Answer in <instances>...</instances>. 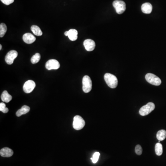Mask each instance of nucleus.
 Returning a JSON list of instances; mask_svg holds the SVG:
<instances>
[{"label": "nucleus", "mask_w": 166, "mask_h": 166, "mask_svg": "<svg viewBox=\"0 0 166 166\" xmlns=\"http://www.w3.org/2000/svg\"><path fill=\"white\" fill-rule=\"evenodd\" d=\"M41 59V55L39 53H36L31 58V62L32 64H36L37 63L40 61Z\"/></svg>", "instance_id": "21"}, {"label": "nucleus", "mask_w": 166, "mask_h": 166, "mask_svg": "<svg viewBox=\"0 0 166 166\" xmlns=\"http://www.w3.org/2000/svg\"><path fill=\"white\" fill-rule=\"evenodd\" d=\"M135 151L136 153L138 155H141L142 154V147L140 145H137L135 147Z\"/></svg>", "instance_id": "24"}, {"label": "nucleus", "mask_w": 166, "mask_h": 166, "mask_svg": "<svg viewBox=\"0 0 166 166\" xmlns=\"http://www.w3.org/2000/svg\"><path fill=\"white\" fill-rule=\"evenodd\" d=\"M7 31V27L6 24L1 23L0 25V37H3L5 35Z\"/></svg>", "instance_id": "20"}, {"label": "nucleus", "mask_w": 166, "mask_h": 166, "mask_svg": "<svg viewBox=\"0 0 166 166\" xmlns=\"http://www.w3.org/2000/svg\"><path fill=\"white\" fill-rule=\"evenodd\" d=\"M0 111L3 113H7L9 110L8 108H6L5 103L1 102L0 103Z\"/></svg>", "instance_id": "22"}, {"label": "nucleus", "mask_w": 166, "mask_h": 166, "mask_svg": "<svg viewBox=\"0 0 166 166\" xmlns=\"http://www.w3.org/2000/svg\"><path fill=\"white\" fill-rule=\"evenodd\" d=\"M1 1L6 5H9L13 3L14 2V0H1Z\"/></svg>", "instance_id": "25"}, {"label": "nucleus", "mask_w": 166, "mask_h": 166, "mask_svg": "<svg viewBox=\"0 0 166 166\" xmlns=\"http://www.w3.org/2000/svg\"><path fill=\"white\" fill-rule=\"evenodd\" d=\"M157 138L159 141H163L166 138V131L164 130H161L157 132Z\"/></svg>", "instance_id": "18"}, {"label": "nucleus", "mask_w": 166, "mask_h": 166, "mask_svg": "<svg viewBox=\"0 0 166 166\" xmlns=\"http://www.w3.org/2000/svg\"><path fill=\"white\" fill-rule=\"evenodd\" d=\"M31 31L36 36H41L43 35V32L42 31L40 27L36 25H33L31 27Z\"/></svg>", "instance_id": "17"}, {"label": "nucleus", "mask_w": 166, "mask_h": 166, "mask_svg": "<svg viewBox=\"0 0 166 166\" xmlns=\"http://www.w3.org/2000/svg\"><path fill=\"white\" fill-rule=\"evenodd\" d=\"M45 67L48 70H57L60 67V64L56 60H50L46 63Z\"/></svg>", "instance_id": "8"}, {"label": "nucleus", "mask_w": 166, "mask_h": 166, "mask_svg": "<svg viewBox=\"0 0 166 166\" xmlns=\"http://www.w3.org/2000/svg\"><path fill=\"white\" fill-rule=\"evenodd\" d=\"M113 5L118 14H122L126 10V4L123 1L115 0L113 2Z\"/></svg>", "instance_id": "5"}, {"label": "nucleus", "mask_w": 166, "mask_h": 166, "mask_svg": "<svg viewBox=\"0 0 166 166\" xmlns=\"http://www.w3.org/2000/svg\"><path fill=\"white\" fill-rule=\"evenodd\" d=\"M84 45L86 50L88 51H93L96 47L95 42L90 39H86L84 40Z\"/></svg>", "instance_id": "10"}, {"label": "nucleus", "mask_w": 166, "mask_h": 166, "mask_svg": "<svg viewBox=\"0 0 166 166\" xmlns=\"http://www.w3.org/2000/svg\"><path fill=\"white\" fill-rule=\"evenodd\" d=\"M100 153L98 152H95L94 155H93L92 158H91V160L92 161L93 163H97L99 157Z\"/></svg>", "instance_id": "23"}, {"label": "nucleus", "mask_w": 166, "mask_h": 166, "mask_svg": "<svg viewBox=\"0 0 166 166\" xmlns=\"http://www.w3.org/2000/svg\"><path fill=\"white\" fill-rule=\"evenodd\" d=\"M86 124L84 120L80 115H76L74 118L73 127L76 130H80L83 129Z\"/></svg>", "instance_id": "3"}, {"label": "nucleus", "mask_w": 166, "mask_h": 166, "mask_svg": "<svg viewBox=\"0 0 166 166\" xmlns=\"http://www.w3.org/2000/svg\"><path fill=\"white\" fill-rule=\"evenodd\" d=\"M30 110V107H28L27 106L24 105L20 109H19L17 111L16 114L17 116L19 117V116H21L22 115L25 114L26 113H28Z\"/></svg>", "instance_id": "15"}, {"label": "nucleus", "mask_w": 166, "mask_h": 166, "mask_svg": "<svg viewBox=\"0 0 166 166\" xmlns=\"http://www.w3.org/2000/svg\"><path fill=\"white\" fill-rule=\"evenodd\" d=\"M155 108V105L153 102H149L147 104L141 107L139 113L141 116H146L154 110Z\"/></svg>", "instance_id": "2"}, {"label": "nucleus", "mask_w": 166, "mask_h": 166, "mask_svg": "<svg viewBox=\"0 0 166 166\" xmlns=\"http://www.w3.org/2000/svg\"><path fill=\"white\" fill-rule=\"evenodd\" d=\"M18 52L16 50H11L7 53L5 56V61L8 65H11L13 63L14 60L18 56Z\"/></svg>", "instance_id": "7"}, {"label": "nucleus", "mask_w": 166, "mask_h": 166, "mask_svg": "<svg viewBox=\"0 0 166 166\" xmlns=\"http://www.w3.org/2000/svg\"><path fill=\"white\" fill-rule=\"evenodd\" d=\"M78 31L75 29H72L68 31V37L70 40L74 41L78 39Z\"/></svg>", "instance_id": "14"}, {"label": "nucleus", "mask_w": 166, "mask_h": 166, "mask_svg": "<svg viewBox=\"0 0 166 166\" xmlns=\"http://www.w3.org/2000/svg\"><path fill=\"white\" fill-rule=\"evenodd\" d=\"M141 10L144 13L149 14L152 12V6L150 3H145L142 5Z\"/></svg>", "instance_id": "13"}, {"label": "nucleus", "mask_w": 166, "mask_h": 166, "mask_svg": "<svg viewBox=\"0 0 166 166\" xmlns=\"http://www.w3.org/2000/svg\"><path fill=\"white\" fill-rule=\"evenodd\" d=\"M155 152L156 154L158 156H160L163 154V145L160 143H158L155 145Z\"/></svg>", "instance_id": "19"}, {"label": "nucleus", "mask_w": 166, "mask_h": 166, "mask_svg": "<svg viewBox=\"0 0 166 166\" xmlns=\"http://www.w3.org/2000/svg\"><path fill=\"white\" fill-rule=\"evenodd\" d=\"M23 40L26 44H31L36 41V38L31 33H26L23 36Z\"/></svg>", "instance_id": "11"}, {"label": "nucleus", "mask_w": 166, "mask_h": 166, "mask_svg": "<svg viewBox=\"0 0 166 166\" xmlns=\"http://www.w3.org/2000/svg\"><path fill=\"white\" fill-rule=\"evenodd\" d=\"M13 151L11 149L5 147L0 151V155L1 157H9L13 155Z\"/></svg>", "instance_id": "12"}, {"label": "nucleus", "mask_w": 166, "mask_h": 166, "mask_svg": "<svg viewBox=\"0 0 166 166\" xmlns=\"http://www.w3.org/2000/svg\"><path fill=\"white\" fill-rule=\"evenodd\" d=\"M1 49H2V45L1 44L0 45V50H1Z\"/></svg>", "instance_id": "27"}, {"label": "nucleus", "mask_w": 166, "mask_h": 166, "mask_svg": "<svg viewBox=\"0 0 166 166\" xmlns=\"http://www.w3.org/2000/svg\"><path fill=\"white\" fill-rule=\"evenodd\" d=\"M64 34H65V36H68V31H65V33H64Z\"/></svg>", "instance_id": "26"}, {"label": "nucleus", "mask_w": 166, "mask_h": 166, "mask_svg": "<svg viewBox=\"0 0 166 166\" xmlns=\"http://www.w3.org/2000/svg\"><path fill=\"white\" fill-rule=\"evenodd\" d=\"M83 90L84 93H89L92 89V81L90 77L88 75L84 76L82 80Z\"/></svg>", "instance_id": "6"}, {"label": "nucleus", "mask_w": 166, "mask_h": 166, "mask_svg": "<svg viewBox=\"0 0 166 166\" xmlns=\"http://www.w3.org/2000/svg\"><path fill=\"white\" fill-rule=\"evenodd\" d=\"M1 97V100L3 102H7V103H8V102H10L11 101V100L12 99V96L8 94V93L7 92V90H4L3 92Z\"/></svg>", "instance_id": "16"}, {"label": "nucleus", "mask_w": 166, "mask_h": 166, "mask_svg": "<svg viewBox=\"0 0 166 166\" xmlns=\"http://www.w3.org/2000/svg\"><path fill=\"white\" fill-rule=\"evenodd\" d=\"M104 78L106 83H107V85L110 88L114 89L117 86L118 83V79L116 76H114V75L107 73L104 75Z\"/></svg>", "instance_id": "1"}, {"label": "nucleus", "mask_w": 166, "mask_h": 166, "mask_svg": "<svg viewBox=\"0 0 166 166\" xmlns=\"http://www.w3.org/2000/svg\"><path fill=\"white\" fill-rule=\"evenodd\" d=\"M145 79L149 83L154 86H159L161 84V81L160 78L153 74H147L145 75Z\"/></svg>", "instance_id": "4"}, {"label": "nucleus", "mask_w": 166, "mask_h": 166, "mask_svg": "<svg viewBox=\"0 0 166 166\" xmlns=\"http://www.w3.org/2000/svg\"><path fill=\"white\" fill-rule=\"evenodd\" d=\"M36 87L34 81L31 80L27 81L23 86V90L26 93H30L33 91Z\"/></svg>", "instance_id": "9"}]
</instances>
